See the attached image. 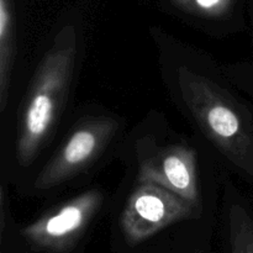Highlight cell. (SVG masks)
Returning <instances> with one entry per match:
<instances>
[{
    "instance_id": "cell-8",
    "label": "cell",
    "mask_w": 253,
    "mask_h": 253,
    "mask_svg": "<svg viewBox=\"0 0 253 253\" xmlns=\"http://www.w3.org/2000/svg\"><path fill=\"white\" fill-rule=\"evenodd\" d=\"M231 253H253V219L241 205H232L229 214Z\"/></svg>"
},
{
    "instance_id": "cell-6",
    "label": "cell",
    "mask_w": 253,
    "mask_h": 253,
    "mask_svg": "<svg viewBox=\"0 0 253 253\" xmlns=\"http://www.w3.org/2000/svg\"><path fill=\"white\" fill-rule=\"evenodd\" d=\"M197 155L183 145H173L141 162L138 182H152L200 208Z\"/></svg>"
},
{
    "instance_id": "cell-10",
    "label": "cell",
    "mask_w": 253,
    "mask_h": 253,
    "mask_svg": "<svg viewBox=\"0 0 253 253\" xmlns=\"http://www.w3.org/2000/svg\"><path fill=\"white\" fill-rule=\"evenodd\" d=\"M0 216H1V220H0V229H1V234L4 232L5 227V189L4 187L1 188V192H0Z\"/></svg>"
},
{
    "instance_id": "cell-3",
    "label": "cell",
    "mask_w": 253,
    "mask_h": 253,
    "mask_svg": "<svg viewBox=\"0 0 253 253\" xmlns=\"http://www.w3.org/2000/svg\"><path fill=\"white\" fill-rule=\"evenodd\" d=\"M198 207L152 182H138L121 215V229L131 246L142 244L166 227L194 217Z\"/></svg>"
},
{
    "instance_id": "cell-9",
    "label": "cell",
    "mask_w": 253,
    "mask_h": 253,
    "mask_svg": "<svg viewBox=\"0 0 253 253\" xmlns=\"http://www.w3.org/2000/svg\"><path fill=\"white\" fill-rule=\"evenodd\" d=\"M178 9L209 19L224 17L231 11L235 0H172Z\"/></svg>"
},
{
    "instance_id": "cell-4",
    "label": "cell",
    "mask_w": 253,
    "mask_h": 253,
    "mask_svg": "<svg viewBox=\"0 0 253 253\" xmlns=\"http://www.w3.org/2000/svg\"><path fill=\"white\" fill-rule=\"evenodd\" d=\"M103 204V193L91 189L42 215L22 231L34 249L67 253L74 249Z\"/></svg>"
},
{
    "instance_id": "cell-1",
    "label": "cell",
    "mask_w": 253,
    "mask_h": 253,
    "mask_svg": "<svg viewBox=\"0 0 253 253\" xmlns=\"http://www.w3.org/2000/svg\"><path fill=\"white\" fill-rule=\"evenodd\" d=\"M76 58V30L66 26L39 64L24 104L16 141V158L21 166L34 162L53 130L73 79Z\"/></svg>"
},
{
    "instance_id": "cell-5",
    "label": "cell",
    "mask_w": 253,
    "mask_h": 253,
    "mask_svg": "<svg viewBox=\"0 0 253 253\" xmlns=\"http://www.w3.org/2000/svg\"><path fill=\"white\" fill-rule=\"evenodd\" d=\"M116 130L118 124L108 118L88 119L77 125L37 175L35 188L51 189L85 170L105 150Z\"/></svg>"
},
{
    "instance_id": "cell-7",
    "label": "cell",
    "mask_w": 253,
    "mask_h": 253,
    "mask_svg": "<svg viewBox=\"0 0 253 253\" xmlns=\"http://www.w3.org/2000/svg\"><path fill=\"white\" fill-rule=\"evenodd\" d=\"M15 59L14 0H0V110L6 108Z\"/></svg>"
},
{
    "instance_id": "cell-2",
    "label": "cell",
    "mask_w": 253,
    "mask_h": 253,
    "mask_svg": "<svg viewBox=\"0 0 253 253\" xmlns=\"http://www.w3.org/2000/svg\"><path fill=\"white\" fill-rule=\"evenodd\" d=\"M185 105L203 132L236 167L253 178V126L234 99L207 77L179 68Z\"/></svg>"
}]
</instances>
